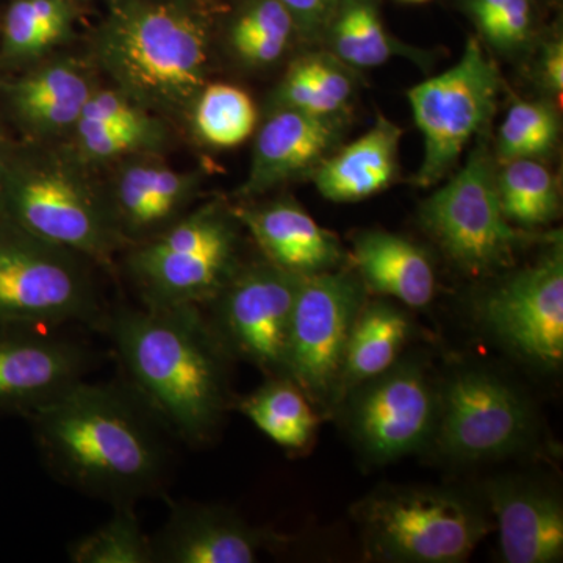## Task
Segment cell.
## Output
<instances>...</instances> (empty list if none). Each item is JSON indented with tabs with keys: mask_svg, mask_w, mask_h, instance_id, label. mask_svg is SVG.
Returning a JSON list of instances; mask_svg holds the SVG:
<instances>
[{
	"mask_svg": "<svg viewBox=\"0 0 563 563\" xmlns=\"http://www.w3.org/2000/svg\"><path fill=\"white\" fill-rule=\"evenodd\" d=\"M27 418L43 462L74 490L113 507L165 490L169 431L131 385L84 379Z\"/></svg>",
	"mask_w": 563,
	"mask_h": 563,
	"instance_id": "cell-1",
	"label": "cell"
},
{
	"mask_svg": "<svg viewBox=\"0 0 563 563\" xmlns=\"http://www.w3.org/2000/svg\"><path fill=\"white\" fill-rule=\"evenodd\" d=\"M101 329L129 385L169 433L190 446L210 442L228 409L229 352L201 307H120Z\"/></svg>",
	"mask_w": 563,
	"mask_h": 563,
	"instance_id": "cell-2",
	"label": "cell"
},
{
	"mask_svg": "<svg viewBox=\"0 0 563 563\" xmlns=\"http://www.w3.org/2000/svg\"><path fill=\"white\" fill-rule=\"evenodd\" d=\"M96 51L144 109H187L207 85L209 20L198 0H110Z\"/></svg>",
	"mask_w": 563,
	"mask_h": 563,
	"instance_id": "cell-3",
	"label": "cell"
},
{
	"mask_svg": "<svg viewBox=\"0 0 563 563\" xmlns=\"http://www.w3.org/2000/svg\"><path fill=\"white\" fill-rule=\"evenodd\" d=\"M239 220L217 206L181 217L128 258L146 307H202L239 268Z\"/></svg>",
	"mask_w": 563,
	"mask_h": 563,
	"instance_id": "cell-4",
	"label": "cell"
},
{
	"mask_svg": "<svg viewBox=\"0 0 563 563\" xmlns=\"http://www.w3.org/2000/svg\"><path fill=\"white\" fill-rule=\"evenodd\" d=\"M355 512L366 548L380 561L462 562L490 531L476 504L435 488L373 493Z\"/></svg>",
	"mask_w": 563,
	"mask_h": 563,
	"instance_id": "cell-5",
	"label": "cell"
},
{
	"mask_svg": "<svg viewBox=\"0 0 563 563\" xmlns=\"http://www.w3.org/2000/svg\"><path fill=\"white\" fill-rule=\"evenodd\" d=\"M88 262L11 222L0 233V325L46 329L79 322L101 329L107 312Z\"/></svg>",
	"mask_w": 563,
	"mask_h": 563,
	"instance_id": "cell-6",
	"label": "cell"
},
{
	"mask_svg": "<svg viewBox=\"0 0 563 563\" xmlns=\"http://www.w3.org/2000/svg\"><path fill=\"white\" fill-rule=\"evenodd\" d=\"M7 203L11 222L22 231L101 266H110L124 246L107 196L55 155L22 166Z\"/></svg>",
	"mask_w": 563,
	"mask_h": 563,
	"instance_id": "cell-7",
	"label": "cell"
},
{
	"mask_svg": "<svg viewBox=\"0 0 563 563\" xmlns=\"http://www.w3.org/2000/svg\"><path fill=\"white\" fill-rule=\"evenodd\" d=\"M499 91L501 76L477 38L466 41L453 68L409 91L413 120L424 140L415 185L432 187L453 172L470 141L490 121Z\"/></svg>",
	"mask_w": 563,
	"mask_h": 563,
	"instance_id": "cell-8",
	"label": "cell"
},
{
	"mask_svg": "<svg viewBox=\"0 0 563 563\" xmlns=\"http://www.w3.org/2000/svg\"><path fill=\"white\" fill-rule=\"evenodd\" d=\"M421 224L470 274H487L514 262L523 233L504 217L487 144L472 152L465 166L422 202Z\"/></svg>",
	"mask_w": 563,
	"mask_h": 563,
	"instance_id": "cell-9",
	"label": "cell"
},
{
	"mask_svg": "<svg viewBox=\"0 0 563 563\" xmlns=\"http://www.w3.org/2000/svg\"><path fill=\"white\" fill-rule=\"evenodd\" d=\"M302 279L268 261L239 265L207 302V321L229 355L246 358L268 377H287L288 335Z\"/></svg>",
	"mask_w": 563,
	"mask_h": 563,
	"instance_id": "cell-10",
	"label": "cell"
},
{
	"mask_svg": "<svg viewBox=\"0 0 563 563\" xmlns=\"http://www.w3.org/2000/svg\"><path fill=\"white\" fill-rule=\"evenodd\" d=\"M363 303L358 274L332 269L301 282L288 335L287 377L314 401L336 398L344 350Z\"/></svg>",
	"mask_w": 563,
	"mask_h": 563,
	"instance_id": "cell-11",
	"label": "cell"
},
{
	"mask_svg": "<svg viewBox=\"0 0 563 563\" xmlns=\"http://www.w3.org/2000/svg\"><path fill=\"white\" fill-rule=\"evenodd\" d=\"M531 432L521 396L483 369L455 373L437 407V444L457 461L477 462L514 453Z\"/></svg>",
	"mask_w": 563,
	"mask_h": 563,
	"instance_id": "cell-12",
	"label": "cell"
},
{
	"mask_svg": "<svg viewBox=\"0 0 563 563\" xmlns=\"http://www.w3.org/2000/svg\"><path fill=\"white\" fill-rule=\"evenodd\" d=\"M483 320L521 357L555 368L563 358L562 243L496 285L485 296Z\"/></svg>",
	"mask_w": 563,
	"mask_h": 563,
	"instance_id": "cell-13",
	"label": "cell"
},
{
	"mask_svg": "<svg viewBox=\"0 0 563 563\" xmlns=\"http://www.w3.org/2000/svg\"><path fill=\"white\" fill-rule=\"evenodd\" d=\"M439 398L420 366L402 365L362 384L351 404V428L377 462L420 450L433 435Z\"/></svg>",
	"mask_w": 563,
	"mask_h": 563,
	"instance_id": "cell-14",
	"label": "cell"
},
{
	"mask_svg": "<svg viewBox=\"0 0 563 563\" xmlns=\"http://www.w3.org/2000/svg\"><path fill=\"white\" fill-rule=\"evenodd\" d=\"M41 331L0 325V410L27 417L90 369L84 346Z\"/></svg>",
	"mask_w": 563,
	"mask_h": 563,
	"instance_id": "cell-15",
	"label": "cell"
},
{
	"mask_svg": "<svg viewBox=\"0 0 563 563\" xmlns=\"http://www.w3.org/2000/svg\"><path fill=\"white\" fill-rule=\"evenodd\" d=\"M151 543L154 563H252L272 539L225 507L180 501Z\"/></svg>",
	"mask_w": 563,
	"mask_h": 563,
	"instance_id": "cell-16",
	"label": "cell"
},
{
	"mask_svg": "<svg viewBox=\"0 0 563 563\" xmlns=\"http://www.w3.org/2000/svg\"><path fill=\"white\" fill-rule=\"evenodd\" d=\"M344 118L276 109L255 140L254 155L242 196H258L277 185L312 172L340 144Z\"/></svg>",
	"mask_w": 563,
	"mask_h": 563,
	"instance_id": "cell-17",
	"label": "cell"
},
{
	"mask_svg": "<svg viewBox=\"0 0 563 563\" xmlns=\"http://www.w3.org/2000/svg\"><path fill=\"white\" fill-rule=\"evenodd\" d=\"M199 177L157 162L125 166L107 196L111 218L124 244H140L168 229L198 190Z\"/></svg>",
	"mask_w": 563,
	"mask_h": 563,
	"instance_id": "cell-18",
	"label": "cell"
},
{
	"mask_svg": "<svg viewBox=\"0 0 563 563\" xmlns=\"http://www.w3.org/2000/svg\"><path fill=\"white\" fill-rule=\"evenodd\" d=\"M266 261L307 277L332 272L343 261L342 244L301 206L287 199L233 211Z\"/></svg>",
	"mask_w": 563,
	"mask_h": 563,
	"instance_id": "cell-19",
	"label": "cell"
},
{
	"mask_svg": "<svg viewBox=\"0 0 563 563\" xmlns=\"http://www.w3.org/2000/svg\"><path fill=\"white\" fill-rule=\"evenodd\" d=\"M487 496L498 520L504 561H562L563 507L554 493L520 481H498L490 484Z\"/></svg>",
	"mask_w": 563,
	"mask_h": 563,
	"instance_id": "cell-20",
	"label": "cell"
},
{
	"mask_svg": "<svg viewBox=\"0 0 563 563\" xmlns=\"http://www.w3.org/2000/svg\"><path fill=\"white\" fill-rule=\"evenodd\" d=\"M401 139V128L380 114L368 132L314 168L317 190L332 202L363 201L387 190L398 176Z\"/></svg>",
	"mask_w": 563,
	"mask_h": 563,
	"instance_id": "cell-21",
	"label": "cell"
},
{
	"mask_svg": "<svg viewBox=\"0 0 563 563\" xmlns=\"http://www.w3.org/2000/svg\"><path fill=\"white\" fill-rule=\"evenodd\" d=\"M354 261L365 288L406 306H428L435 295V272L420 246L385 231L363 232L354 242Z\"/></svg>",
	"mask_w": 563,
	"mask_h": 563,
	"instance_id": "cell-22",
	"label": "cell"
},
{
	"mask_svg": "<svg viewBox=\"0 0 563 563\" xmlns=\"http://www.w3.org/2000/svg\"><path fill=\"white\" fill-rule=\"evenodd\" d=\"M96 87L87 70L73 62H55L14 85V109L43 135L74 129Z\"/></svg>",
	"mask_w": 563,
	"mask_h": 563,
	"instance_id": "cell-23",
	"label": "cell"
},
{
	"mask_svg": "<svg viewBox=\"0 0 563 563\" xmlns=\"http://www.w3.org/2000/svg\"><path fill=\"white\" fill-rule=\"evenodd\" d=\"M409 331V318L391 303H363L344 350L336 398L390 369Z\"/></svg>",
	"mask_w": 563,
	"mask_h": 563,
	"instance_id": "cell-24",
	"label": "cell"
},
{
	"mask_svg": "<svg viewBox=\"0 0 563 563\" xmlns=\"http://www.w3.org/2000/svg\"><path fill=\"white\" fill-rule=\"evenodd\" d=\"M322 38L332 55L354 69L377 68L395 57H424L387 31L379 0H342Z\"/></svg>",
	"mask_w": 563,
	"mask_h": 563,
	"instance_id": "cell-25",
	"label": "cell"
},
{
	"mask_svg": "<svg viewBox=\"0 0 563 563\" xmlns=\"http://www.w3.org/2000/svg\"><path fill=\"white\" fill-rule=\"evenodd\" d=\"M350 66L331 52H314L292 63L274 92V110L291 109L318 117L344 118L354 98Z\"/></svg>",
	"mask_w": 563,
	"mask_h": 563,
	"instance_id": "cell-26",
	"label": "cell"
},
{
	"mask_svg": "<svg viewBox=\"0 0 563 563\" xmlns=\"http://www.w3.org/2000/svg\"><path fill=\"white\" fill-rule=\"evenodd\" d=\"M239 407L268 439L287 450L306 446L317 429L309 396L287 377H269Z\"/></svg>",
	"mask_w": 563,
	"mask_h": 563,
	"instance_id": "cell-27",
	"label": "cell"
},
{
	"mask_svg": "<svg viewBox=\"0 0 563 563\" xmlns=\"http://www.w3.org/2000/svg\"><path fill=\"white\" fill-rule=\"evenodd\" d=\"M499 203L512 225L533 229L555 220L561 192L553 173L540 161L525 158L504 163L496 174Z\"/></svg>",
	"mask_w": 563,
	"mask_h": 563,
	"instance_id": "cell-28",
	"label": "cell"
},
{
	"mask_svg": "<svg viewBox=\"0 0 563 563\" xmlns=\"http://www.w3.org/2000/svg\"><path fill=\"white\" fill-rule=\"evenodd\" d=\"M296 35L295 20L280 0H244L229 27L232 49L252 66L279 60Z\"/></svg>",
	"mask_w": 563,
	"mask_h": 563,
	"instance_id": "cell-29",
	"label": "cell"
},
{
	"mask_svg": "<svg viewBox=\"0 0 563 563\" xmlns=\"http://www.w3.org/2000/svg\"><path fill=\"white\" fill-rule=\"evenodd\" d=\"M257 124V109L251 96L229 84L206 85L192 102V125L203 143L213 147L239 146Z\"/></svg>",
	"mask_w": 563,
	"mask_h": 563,
	"instance_id": "cell-30",
	"label": "cell"
},
{
	"mask_svg": "<svg viewBox=\"0 0 563 563\" xmlns=\"http://www.w3.org/2000/svg\"><path fill=\"white\" fill-rule=\"evenodd\" d=\"M73 21L69 0H14L3 27L5 51L18 58L38 55L65 38Z\"/></svg>",
	"mask_w": 563,
	"mask_h": 563,
	"instance_id": "cell-31",
	"label": "cell"
},
{
	"mask_svg": "<svg viewBox=\"0 0 563 563\" xmlns=\"http://www.w3.org/2000/svg\"><path fill=\"white\" fill-rule=\"evenodd\" d=\"M68 558L74 563H154L135 506L113 507L107 523L69 544Z\"/></svg>",
	"mask_w": 563,
	"mask_h": 563,
	"instance_id": "cell-32",
	"label": "cell"
},
{
	"mask_svg": "<svg viewBox=\"0 0 563 563\" xmlns=\"http://www.w3.org/2000/svg\"><path fill=\"white\" fill-rule=\"evenodd\" d=\"M561 124L558 111L548 102L518 101L507 111L498 139L496 157L499 163L542 161L558 143Z\"/></svg>",
	"mask_w": 563,
	"mask_h": 563,
	"instance_id": "cell-33",
	"label": "cell"
},
{
	"mask_svg": "<svg viewBox=\"0 0 563 563\" xmlns=\"http://www.w3.org/2000/svg\"><path fill=\"white\" fill-rule=\"evenodd\" d=\"M463 9L493 49L517 52L532 38V0H463Z\"/></svg>",
	"mask_w": 563,
	"mask_h": 563,
	"instance_id": "cell-34",
	"label": "cell"
},
{
	"mask_svg": "<svg viewBox=\"0 0 563 563\" xmlns=\"http://www.w3.org/2000/svg\"><path fill=\"white\" fill-rule=\"evenodd\" d=\"M74 139L85 161L111 162L155 150L163 141V128L157 120L125 125L77 124Z\"/></svg>",
	"mask_w": 563,
	"mask_h": 563,
	"instance_id": "cell-35",
	"label": "cell"
},
{
	"mask_svg": "<svg viewBox=\"0 0 563 563\" xmlns=\"http://www.w3.org/2000/svg\"><path fill=\"white\" fill-rule=\"evenodd\" d=\"M152 120L155 118L151 117L150 110L141 107L118 88L114 90H98L96 88L85 103L77 124L125 125L143 124V122Z\"/></svg>",
	"mask_w": 563,
	"mask_h": 563,
	"instance_id": "cell-36",
	"label": "cell"
},
{
	"mask_svg": "<svg viewBox=\"0 0 563 563\" xmlns=\"http://www.w3.org/2000/svg\"><path fill=\"white\" fill-rule=\"evenodd\" d=\"M303 40H320L342 0H280Z\"/></svg>",
	"mask_w": 563,
	"mask_h": 563,
	"instance_id": "cell-37",
	"label": "cell"
},
{
	"mask_svg": "<svg viewBox=\"0 0 563 563\" xmlns=\"http://www.w3.org/2000/svg\"><path fill=\"white\" fill-rule=\"evenodd\" d=\"M539 79L544 90L561 98L563 92V43L561 38L551 40L543 47L539 60Z\"/></svg>",
	"mask_w": 563,
	"mask_h": 563,
	"instance_id": "cell-38",
	"label": "cell"
},
{
	"mask_svg": "<svg viewBox=\"0 0 563 563\" xmlns=\"http://www.w3.org/2000/svg\"><path fill=\"white\" fill-rule=\"evenodd\" d=\"M402 2H407V3H424V2H428V0H402Z\"/></svg>",
	"mask_w": 563,
	"mask_h": 563,
	"instance_id": "cell-39",
	"label": "cell"
}]
</instances>
